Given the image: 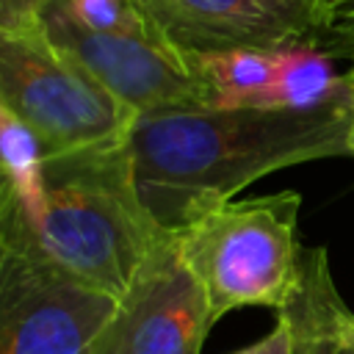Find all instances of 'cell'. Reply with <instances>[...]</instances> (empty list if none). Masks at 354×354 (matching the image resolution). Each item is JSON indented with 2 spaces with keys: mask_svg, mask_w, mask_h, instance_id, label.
I'll return each mask as SVG.
<instances>
[{
  "mask_svg": "<svg viewBox=\"0 0 354 354\" xmlns=\"http://www.w3.org/2000/svg\"><path fill=\"white\" fill-rule=\"evenodd\" d=\"M346 94L315 108H196L138 116L127 147L136 188L163 230L232 199L277 169L348 155Z\"/></svg>",
  "mask_w": 354,
  "mask_h": 354,
  "instance_id": "cell-1",
  "label": "cell"
},
{
  "mask_svg": "<svg viewBox=\"0 0 354 354\" xmlns=\"http://www.w3.org/2000/svg\"><path fill=\"white\" fill-rule=\"evenodd\" d=\"M163 232L138 196L127 138L44 158V202L36 216L0 191V243L116 299Z\"/></svg>",
  "mask_w": 354,
  "mask_h": 354,
  "instance_id": "cell-2",
  "label": "cell"
},
{
  "mask_svg": "<svg viewBox=\"0 0 354 354\" xmlns=\"http://www.w3.org/2000/svg\"><path fill=\"white\" fill-rule=\"evenodd\" d=\"M301 196L279 191L202 207L174 230L180 252L199 279L213 321L235 307L282 310L301 274L296 238Z\"/></svg>",
  "mask_w": 354,
  "mask_h": 354,
  "instance_id": "cell-3",
  "label": "cell"
},
{
  "mask_svg": "<svg viewBox=\"0 0 354 354\" xmlns=\"http://www.w3.org/2000/svg\"><path fill=\"white\" fill-rule=\"evenodd\" d=\"M0 105L36 133L44 158L124 141L138 119L86 69L61 55L44 30L0 36Z\"/></svg>",
  "mask_w": 354,
  "mask_h": 354,
  "instance_id": "cell-4",
  "label": "cell"
},
{
  "mask_svg": "<svg viewBox=\"0 0 354 354\" xmlns=\"http://www.w3.org/2000/svg\"><path fill=\"white\" fill-rule=\"evenodd\" d=\"M119 299L0 243V354H91Z\"/></svg>",
  "mask_w": 354,
  "mask_h": 354,
  "instance_id": "cell-5",
  "label": "cell"
},
{
  "mask_svg": "<svg viewBox=\"0 0 354 354\" xmlns=\"http://www.w3.org/2000/svg\"><path fill=\"white\" fill-rule=\"evenodd\" d=\"M47 41L86 69L138 116L207 108V91L188 64L158 39L100 33L80 25L58 0L39 3Z\"/></svg>",
  "mask_w": 354,
  "mask_h": 354,
  "instance_id": "cell-6",
  "label": "cell"
},
{
  "mask_svg": "<svg viewBox=\"0 0 354 354\" xmlns=\"http://www.w3.org/2000/svg\"><path fill=\"white\" fill-rule=\"evenodd\" d=\"M213 324L207 296L188 268L174 230H166L91 354H199Z\"/></svg>",
  "mask_w": 354,
  "mask_h": 354,
  "instance_id": "cell-7",
  "label": "cell"
},
{
  "mask_svg": "<svg viewBox=\"0 0 354 354\" xmlns=\"http://www.w3.org/2000/svg\"><path fill=\"white\" fill-rule=\"evenodd\" d=\"M160 44L188 55L279 50L321 39L329 14L321 0H138Z\"/></svg>",
  "mask_w": 354,
  "mask_h": 354,
  "instance_id": "cell-8",
  "label": "cell"
},
{
  "mask_svg": "<svg viewBox=\"0 0 354 354\" xmlns=\"http://www.w3.org/2000/svg\"><path fill=\"white\" fill-rule=\"evenodd\" d=\"M277 315L290 326L293 354H354V315L337 293L324 246L301 252L299 285Z\"/></svg>",
  "mask_w": 354,
  "mask_h": 354,
  "instance_id": "cell-9",
  "label": "cell"
},
{
  "mask_svg": "<svg viewBox=\"0 0 354 354\" xmlns=\"http://www.w3.org/2000/svg\"><path fill=\"white\" fill-rule=\"evenodd\" d=\"M282 50V47H279ZM279 50H224L188 55V69L207 91V108H266L277 80Z\"/></svg>",
  "mask_w": 354,
  "mask_h": 354,
  "instance_id": "cell-10",
  "label": "cell"
},
{
  "mask_svg": "<svg viewBox=\"0 0 354 354\" xmlns=\"http://www.w3.org/2000/svg\"><path fill=\"white\" fill-rule=\"evenodd\" d=\"M346 94V75H337L332 55L315 41L279 50L277 80L266 108H315Z\"/></svg>",
  "mask_w": 354,
  "mask_h": 354,
  "instance_id": "cell-11",
  "label": "cell"
},
{
  "mask_svg": "<svg viewBox=\"0 0 354 354\" xmlns=\"http://www.w3.org/2000/svg\"><path fill=\"white\" fill-rule=\"evenodd\" d=\"M0 152H3V188L17 205L36 216L44 202V149L36 133L8 108L0 105Z\"/></svg>",
  "mask_w": 354,
  "mask_h": 354,
  "instance_id": "cell-12",
  "label": "cell"
},
{
  "mask_svg": "<svg viewBox=\"0 0 354 354\" xmlns=\"http://www.w3.org/2000/svg\"><path fill=\"white\" fill-rule=\"evenodd\" d=\"M80 25L100 33L158 39L138 0H58Z\"/></svg>",
  "mask_w": 354,
  "mask_h": 354,
  "instance_id": "cell-13",
  "label": "cell"
},
{
  "mask_svg": "<svg viewBox=\"0 0 354 354\" xmlns=\"http://www.w3.org/2000/svg\"><path fill=\"white\" fill-rule=\"evenodd\" d=\"M39 3L41 0H0V36L41 30Z\"/></svg>",
  "mask_w": 354,
  "mask_h": 354,
  "instance_id": "cell-14",
  "label": "cell"
},
{
  "mask_svg": "<svg viewBox=\"0 0 354 354\" xmlns=\"http://www.w3.org/2000/svg\"><path fill=\"white\" fill-rule=\"evenodd\" d=\"M318 47H324L332 58L340 55L354 61V8H343L332 17V22L318 39Z\"/></svg>",
  "mask_w": 354,
  "mask_h": 354,
  "instance_id": "cell-15",
  "label": "cell"
},
{
  "mask_svg": "<svg viewBox=\"0 0 354 354\" xmlns=\"http://www.w3.org/2000/svg\"><path fill=\"white\" fill-rule=\"evenodd\" d=\"M235 354H293V337H290V326L277 315V326L257 343L235 351Z\"/></svg>",
  "mask_w": 354,
  "mask_h": 354,
  "instance_id": "cell-16",
  "label": "cell"
},
{
  "mask_svg": "<svg viewBox=\"0 0 354 354\" xmlns=\"http://www.w3.org/2000/svg\"><path fill=\"white\" fill-rule=\"evenodd\" d=\"M346 86H348V102H351V127H348V155H354V66L346 72Z\"/></svg>",
  "mask_w": 354,
  "mask_h": 354,
  "instance_id": "cell-17",
  "label": "cell"
},
{
  "mask_svg": "<svg viewBox=\"0 0 354 354\" xmlns=\"http://www.w3.org/2000/svg\"><path fill=\"white\" fill-rule=\"evenodd\" d=\"M346 3H348V0H321L324 11L329 14V22H332V17H335V14H337V11H340V8L346 6Z\"/></svg>",
  "mask_w": 354,
  "mask_h": 354,
  "instance_id": "cell-18",
  "label": "cell"
},
{
  "mask_svg": "<svg viewBox=\"0 0 354 354\" xmlns=\"http://www.w3.org/2000/svg\"><path fill=\"white\" fill-rule=\"evenodd\" d=\"M343 8H354V0H348V3L343 6ZM343 8H340V11H343Z\"/></svg>",
  "mask_w": 354,
  "mask_h": 354,
  "instance_id": "cell-19",
  "label": "cell"
}]
</instances>
